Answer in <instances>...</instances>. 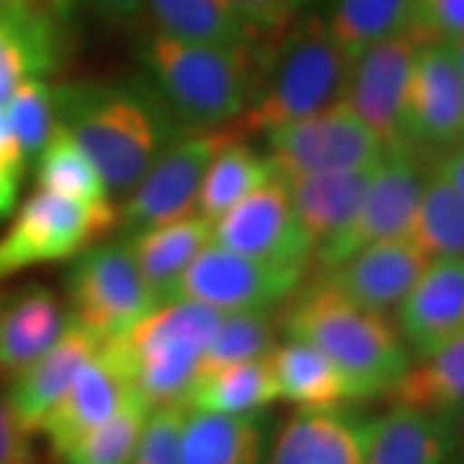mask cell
I'll use <instances>...</instances> for the list:
<instances>
[{"label":"cell","instance_id":"cell-1","mask_svg":"<svg viewBox=\"0 0 464 464\" xmlns=\"http://www.w3.org/2000/svg\"><path fill=\"white\" fill-rule=\"evenodd\" d=\"M56 123L89 155L110 194L127 196L188 130L142 75L54 89Z\"/></svg>","mask_w":464,"mask_h":464},{"label":"cell","instance_id":"cell-2","mask_svg":"<svg viewBox=\"0 0 464 464\" xmlns=\"http://www.w3.org/2000/svg\"><path fill=\"white\" fill-rule=\"evenodd\" d=\"M282 334L321 348L344 372L353 400L390 396L413 355L390 316L363 310L312 277L280 307Z\"/></svg>","mask_w":464,"mask_h":464},{"label":"cell","instance_id":"cell-3","mask_svg":"<svg viewBox=\"0 0 464 464\" xmlns=\"http://www.w3.org/2000/svg\"><path fill=\"white\" fill-rule=\"evenodd\" d=\"M353 58L327 33L323 17L290 22L260 48L258 78L235 123L243 138L265 136L344 102Z\"/></svg>","mask_w":464,"mask_h":464},{"label":"cell","instance_id":"cell-4","mask_svg":"<svg viewBox=\"0 0 464 464\" xmlns=\"http://www.w3.org/2000/svg\"><path fill=\"white\" fill-rule=\"evenodd\" d=\"M263 44L254 48L189 44L149 33L138 56L144 78L188 130L235 123L247 108L258 78Z\"/></svg>","mask_w":464,"mask_h":464},{"label":"cell","instance_id":"cell-5","mask_svg":"<svg viewBox=\"0 0 464 464\" xmlns=\"http://www.w3.org/2000/svg\"><path fill=\"white\" fill-rule=\"evenodd\" d=\"M222 316L218 307L198 301H166L103 346L149 409L185 402Z\"/></svg>","mask_w":464,"mask_h":464},{"label":"cell","instance_id":"cell-6","mask_svg":"<svg viewBox=\"0 0 464 464\" xmlns=\"http://www.w3.org/2000/svg\"><path fill=\"white\" fill-rule=\"evenodd\" d=\"M69 321L102 342L119 338L161 305L125 239L95 243L67 276Z\"/></svg>","mask_w":464,"mask_h":464},{"label":"cell","instance_id":"cell-7","mask_svg":"<svg viewBox=\"0 0 464 464\" xmlns=\"http://www.w3.org/2000/svg\"><path fill=\"white\" fill-rule=\"evenodd\" d=\"M116 226L112 200L86 202L37 189L0 237V280L28 266L75 258Z\"/></svg>","mask_w":464,"mask_h":464},{"label":"cell","instance_id":"cell-8","mask_svg":"<svg viewBox=\"0 0 464 464\" xmlns=\"http://www.w3.org/2000/svg\"><path fill=\"white\" fill-rule=\"evenodd\" d=\"M434 161L411 147L385 149L353 222L314 252L310 276H324L374 243L409 237Z\"/></svg>","mask_w":464,"mask_h":464},{"label":"cell","instance_id":"cell-9","mask_svg":"<svg viewBox=\"0 0 464 464\" xmlns=\"http://www.w3.org/2000/svg\"><path fill=\"white\" fill-rule=\"evenodd\" d=\"M237 136L241 133L235 127L224 125L194 130L177 138L127 194L116 226L121 237L130 239L142 230L194 216L208 164Z\"/></svg>","mask_w":464,"mask_h":464},{"label":"cell","instance_id":"cell-10","mask_svg":"<svg viewBox=\"0 0 464 464\" xmlns=\"http://www.w3.org/2000/svg\"><path fill=\"white\" fill-rule=\"evenodd\" d=\"M277 177L357 170L379 164L385 144L346 102L265 133Z\"/></svg>","mask_w":464,"mask_h":464},{"label":"cell","instance_id":"cell-11","mask_svg":"<svg viewBox=\"0 0 464 464\" xmlns=\"http://www.w3.org/2000/svg\"><path fill=\"white\" fill-rule=\"evenodd\" d=\"M307 276L305 266L266 263L208 243L174 284L168 301H198L219 312L280 307Z\"/></svg>","mask_w":464,"mask_h":464},{"label":"cell","instance_id":"cell-12","mask_svg":"<svg viewBox=\"0 0 464 464\" xmlns=\"http://www.w3.org/2000/svg\"><path fill=\"white\" fill-rule=\"evenodd\" d=\"M464 140V75L445 42L417 50L402 114V144L437 161Z\"/></svg>","mask_w":464,"mask_h":464},{"label":"cell","instance_id":"cell-13","mask_svg":"<svg viewBox=\"0 0 464 464\" xmlns=\"http://www.w3.org/2000/svg\"><path fill=\"white\" fill-rule=\"evenodd\" d=\"M213 243L266 263L305 269L314 256L290 205L286 183L277 174L213 222Z\"/></svg>","mask_w":464,"mask_h":464},{"label":"cell","instance_id":"cell-14","mask_svg":"<svg viewBox=\"0 0 464 464\" xmlns=\"http://www.w3.org/2000/svg\"><path fill=\"white\" fill-rule=\"evenodd\" d=\"M421 44L413 31H404L370 45L351 63L344 102L385 149L402 147L406 91Z\"/></svg>","mask_w":464,"mask_h":464},{"label":"cell","instance_id":"cell-15","mask_svg":"<svg viewBox=\"0 0 464 464\" xmlns=\"http://www.w3.org/2000/svg\"><path fill=\"white\" fill-rule=\"evenodd\" d=\"M430 258L411 237L368 246L321 277L335 293L363 310L392 316Z\"/></svg>","mask_w":464,"mask_h":464},{"label":"cell","instance_id":"cell-16","mask_svg":"<svg viewBox=\"0 0 464 464\" xmlns=\"http://www.w3.org/2000/svg\"><path fill=\"white\" fill-rule=\"evenodd\" d=\"M393 314L400 338L415 359L464 335V260H430Z\"/></svg>","mask_w":464,"mask_h":464},{"label":"cell","instance_id":"cell-17","mask_svg":"<svg viewBox=\"0 0 464 464\" xmlns=\"http://www.w3.org/2000/svg\"><path fill=\"white\" fill-rule=\"evenodd\" d=\"M130 396H133V390L127 374L102 344L44 417L39 432L48 439L54 458L63 460L75 440L110 420Z\"/></svg>","mask_w":464,"mask_h":464},{"label":"cell","instance_id":"cell-18","mask_svg":"<svg viewBox=\"0 0 464 464\" xmlns=\"http://www.w3.org/2000/svg\"><path fill=\"white\" fill-rule=\"evenodd\" d=\"M372 420L357 411L297 409L276 428L265 464H363Z\"/></svg>","mask_w":464,"mask_h":464},{"label":"cell","instance_id":"cell-19","mask_svg":"<svg viewBox=\"0 0 464 464\" xmlns=\"http://www.w3.org/2000/svg\"><path fill=\"white\" fill-rule=\"evenodd\" d=\"M462 456L460 423L409 404L372 420L363 464H454Z\"/></svg>","mask_w":464,"mask_h":464},{"label":"cell","instance_id":"cell-20","mask_svg":"<svg viewBox=\"0 0 464 464\" xmlns=\"http://www.w3.org/2000/svg\"><path fill=\"white\" fill-rule=\"evenodd\" d=\"M102 344L97 335L69 321L61 338L11 379L7 400L28 432H39L44 417L63 398L80 368L100 351Z\"/></svg>","mask_w":464,"mask_h":464},{"label":"cell","instance_id":"cell-21","mask_svg":"<svg viewBox=\"0 0 464 464\" xmlns=\"http://www.w3.org/2000/svg\"><path fill=\"white\" fill-rule=\"evenodd\" d=\"M69 323L58 297L44 284H28L3 299L0 379H14L61 338Z\"/></svg>","mask_w":464,"mask_h":464},{"label":"cell","instance_id":"cell-22","mask_svg":"<svg viewBox=\"0 0 464 464\" xmlns=\"http://www.w3.org/2000/svg\"><path fill=\"white\" fill-rule=\"evenodd\" d=\"M381 161V160H379ZM374 166L284 179L290 205L314 252L353 222L372 181Z\"/></svg>","mask_w":464,"mask_h":464},{"label":"cell","instance_id":"cell-23","mask_svg":"<svg viewBox=\"0 0 464 464\" xmlns=\"http://www.w3.org/2000/svg\"><path fill=\"white\" fill-rule=\"evenodd\" d=\"M274 432L276 420L265 411L247 415L189 411L181 464H265Z\"/></svg>","mask_w":464,"mask_h":464},{"label":"cell","instance_id":"cell-24","mask_svg":"<svg viewBox=\"0 0 464 464\" xmlns=\"http://www.w3.org/2000/svg\"><path fill=\"white\" fill-rule=\"evenodd\" d=\"M144 15L155 33L189 44L254 48L269 37L228 0H147Z\"/></svg>","mask_w":464,"mask_h":464},{"label":"cell","instance_id":"cell-25","mask_svg":"<svg viewBox=\"0 0 464 464\" xmlns=\"http://www.w3.org/2000/svg\"><path fill=\"white\" fill-rule=\"evenodd\" d=\"M61 56L58 31L50 14L34 9L33 0H14L0 28V106L28 78H44Z\"/></svg>","mask_w":464,"mask_h":464},{"label":"cell","instance_id":"cell-26","mask_svg":"<svg viewBox=\"0 0 464 464\" xmlns=\"http://www.w3.org/2000/svg\"><path fill=\"white\" fill-rule=\"evenodd\" d=\"M125 241L144 280L158 295L160 304H166L191 260L213 241V222L202 216H189L142 230Z\"/></svg>","mask_w":464,"mask_h":464},{"label":"cell","instance_id":"cell-27","mask_svg":"<svg viewBox=\"0 0 464 464\" xmlns=\"http://www.w3.org/2000/svg\"><path fill=\"white\" fill-rule=\"evenodd\" d=\"M280 398L297 409H334L353 402V392L342 370L321 348L286 338L269 353Z\"/></svg>","mask_w":464,"mask_h":464},{"label":"cell","instance_id":"cell-28","mask_svg":"<svg viewBox=\"0 0 464 464\" xmlns=\"http://www.w3.org/2000/svg\"><path fill=\"white\" fill-rule=\"evenodd\" d=\"M280 398L269 355L224 365L198 376L185 402L191 411L219 415H247L265 411Z\"/></svg>","mask_w":464,"mask_h":464},{"label":"cell","instance_id":"cell-29","mask_svg":"<svg viewBox=\"0 0 464 464\" xmlns=\"http://www.w3.org/2000/svg\"><path fill=\"white\" fill-rule=\"evenodd\" d=\"M392 404H409L464 421V335L417 359L393 387Z\"/></svg>","mask_w":464,"mask_h":464},{"label":"cell","instance_id":"cell-30","mask_svg":"<svg viewBox=\"0 0 464 464\" xmlns=\"http://www.w3.org/2000/svg\"><path fill=\"white\" fill-rule=\"evenodd\" d=\"M246 140L241 136L232 138L208 164L198 196V216L216 222L230 207L276 177L269 158Z\"/></svg>","mask_w":464,"mask_h":464},{"label":"cell","instance_id":"cell-31","mask_svg":"<svg viewBox=\"0 0 464 464\" xmlns=\"http://www.w3.org/2000/svg\"><path fill=\"white\" fill-rule=\"evenodd\" d=\"M417 0H329L323 24L335 44L355 58L365 48L411 31Z\"/></svg>","mask_w":464,"mask_h":464},{"label":"cell","instance_id":"cell-32","mask_svg":"<svg viewBox=\"0 0 464 464\" xmlns=\"http://www.w3.org/2000/svg\"><path fill=\"white\" fill-rule=\"evenodd\" d=\"M409 237L430 260H464V198L434 164L423 185Z\"/></svg>","mask_w":464,"mask_h":464},{"label":"cell","instance_id":"cell-33","mask_svg":"<svg viewBox=\"0 0 464 464\" xmlns=\"http://www.w3.org/2000/svg\"><path fill=\"white\" fill-rule=\"evenodd\" d=\"M280 334V307L224 312L216 335L205 348L196 379L224 365L266 357L277 346Z\"/></svg>","mask_w":464,"mask_h":464},{"label":"cell","instance_id":"cell-34","mask_svg":"<svg viewBox=\"0 0 464 464\" xmlns=\"http://www.w3.org/2000/svg\"><path fill=\"white\" fill-rule=\"evenodd\" d=\"M34 172L39 189L86 202L110 200V189L100 170L58 123L37 153Z\"/></svg>","mask_w":464,"mask_h":464},{"label":"cell","instance_id":"cell-35","mask_svg":"<svg viewBox=\"0 0 464 464\" xmlns=\"http://www.w3.org/2000/svg\"><path fill=\"white\" fill-rule=\"evenodd\" d=\"M149 411L133 393L110 420L75 440L63 460L65 464H131Z\"/></svg>","mask_w":464,"mask_h":464},{"label":"cell","instance_id":"cell-36","mask_svg":"<svg viewBox=\"0 0 464 464\" xmlns=\"http://www.w3.org/2000/svg\"><path fill=\"white\" fill-rule=\"evenodd\" d=\"M5 108L26 160L37 158L56 127L54 89L44 78H28L14 91Z\"/></svg>","mask_w":464,"mask_h":464},{"label":"cell","instance_id":"cell-37","mask_svg":"<svg viewBox=\"0 0 464 464\" xmlns=\"http://www.w3.org/2000/svg\"><path fill=\"white\" fill-rule=\"evenodd\" d=\"M188 402L161 404L149 411L131 464H181Z\"/></svg>","mask_w":464,"mask_h":464},{"label":"cell","instance_id":"cell-38","mask_svg":"<svg viewBox=\"0 0 464 464\" xmlns=\"http://www.w3.org/2000/svg\"><path fill=\"white\" fill-rule=\"evenodd\" d=\"M426 42H451L464 34V0H417L411 26Z\"/></svg>","mask_w":464,"mask_h":464},{"label":"cell","instance_id":"cell-39","mask_svg":"<svg viewBox=\"0 0 464 464\" xmlns=\"http://www.w3.org/2000/svg\"><path fill=\"white\" fill-rule=\"evenodd\" d=\"M0 464H37L33 432L26 430L5 398H0Z\"/></svg>","mask_w":464,"mask_h":464},{"label":"cell","instance_id":"cell-40","mask_svg":"<svg viewBox=\"0 0 464 464\" xmlns=\"http://www.w3.org/2000/svg\"><path fill=\"white\" fill-rule=\"evenodd\" d=\"M243 17L266 34H276L295 20L304 0H228Z\"/></svg>","mask_w":464,"mask_h":464},{"label":"cell","instance_id":"cell-41","mask_svg":"<svg viewBox=\"0 0 464 464\" xmlns=\"http://www.w3.org/2000/svg\"><path fill=\"white\" fill-rule=\"evenodd\" d=\"M56 9H84L86 14L100 17L106 24L130 26L147 11V0H50Z\"/></svg>","mask_w":464,"mask_h":464},{"label":"cell","instance_id":"cell-42","mask_svg":"<svg viewBox=\"0 0 464 464\" xmlns=\"http://www.w3.org/2000/svg\"><path fill=\"white\" fill-rule=\"evenodd\" d=\"M24 158L0 150V211L9 216L15 207L17 189H20Z\"/></svg>","mask_w":464,"mask_h":464},{"label":"cell","instance_id":"cell-43","mask_svg":"<svg viewBox=\"0 0 464 464\" xmlns=\"http://www.w3.org/2000/svg\"><path fill=\"white\" fill-rule=\"evenodd\" d=\"M434 168L443 174L448 181L454 185V189L464 198V140L450 149L434 161Z\"/></svg>","mask_w":464,"mask_h":464},{"label":"cell","instance_id":"cell-44","mask_svg":"<svg viewBox=\"0 0 464 464\" xmlns=\"http://www.w3.org/2000/svg\"><path fill=\"white\" fill-rule=\"evenodd\" d=\"M0 150H5V153H11V155H20V158L26 160L24 150H22L20 142H17L14 133V127H11L7 108L5 106H0Z\"/></svg>","mask_w":464,"mask_h":464},{"label":"cell","instance_id":"cell-45","mask_svg":"<svg viewBox=\"0 0 464 464\" xmlns=\"http://www.w3.org/2000/svg\"><path fill=\"white\" fill-rule=\"evenodd\" d=\"M445 44H448V48L451 52V56H454L458 69H460V73L464 75V34L462 37L451 39V42H445Z\"/></svg>","mask_w":464,"mask_h":464},{"label":"cell","instance_id":"cell-46","mask_svg":"<svg viewBox=\"0 0 464 464\" xmlns=\"http://www.w3.org/2000/svg\"><path fill=\"white\" fill-rule=\"evenodd\" d=\"M11 5H14V0H0V28H3L5 22H7Z\"/></svg>","mask_w":464,"mask_h":464},{"label":"cell","instance_id":"cell-47","mask_svg":"<svg viewBox=\"0 0 464 464\" xmlns=\"http://www.w3.org/2000/svg\"><path fill=\"white\" fill-rule=\"evenodd\" d=\"M454 464H464V458H458V460Z\"/></svg>","mask_w":464,"mask_h":464},{"label":"cell","instance_id":"cell-48","mask_svg":"<svg viewBox=\"0 0 464 464\" xmlns=\"http://www.w3.org/2000/svg\"><path fill=\"white\" fill-rule=\"evenodd\" d=\"M0 310H3V297H0Z\"/></svg>","mask_w":464,"mask_h":464},{"label":"cell","instance_id":"cell-49","mask_svg":"<svg viewBox=\"0 0 464 464\" xmlns=\"http://www.w3.org/2000/svg\"><path fill=\"white\" fill-rule=\"evenodd\" d=\"M0 218H5V213H3V211H0Z\"/></svg>","mask_w":464,"mask_h":464}]
</instances>
